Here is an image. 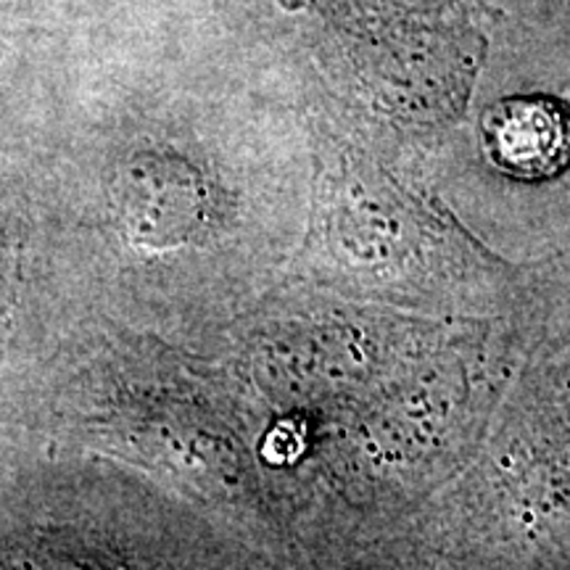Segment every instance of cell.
Segmentation results:
<instances>
[{
  "instance_id": "cell-2",
  "label": "cell",
  "mask_w": 570,
  "mask_h": 570,
  "mask_svg": "<svg viewBox=\"0 0 570 570\" xmlns=\"http://www.w3.org/2000/svg\"><path fill=\"white\" fill-rule=\"evenodd\" d=\"M19 302V252L0 244V362L11 344L13 315Z\"/></svg>"
},
{
  "instance_id": "cell-1",
  "label": "cell",
  "mask_w": 570,
  "mask_h": 570,
  "mask_svg": "<svg viewBox=\"0 0 570 570\" xmlns=\"http://www.w3.org/2000/svg\"><path fill=\"white\" fill-rule=\"evenodd\" d=\"M489 146L512 175H558L570 164V109L552 98L504 101L489 119Z\"/></svg>"
}]
</instances>
